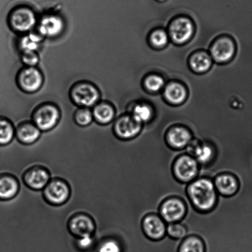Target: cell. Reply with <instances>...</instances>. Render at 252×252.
Here are the masks:
<instances>
[{
	"mask_svg": "<svg viewBox=\"0 0 252 252\" xmlns=\"http://www.w3.org/2000/svg\"><path fill=\"white\" fill-rule=\"evenodd\" d=\"M164 80L158 75H151L146 79L145 85L148 90L157 92L164 86Z\"/></svg>",
	"mask_w": 252,
	"mask_h": 252,
	"instance_id": "cell-30",
	"label": "cell"
},
{
	"mask_svg": "<svg viewBox=\"0 0 252 252\" xmlns=\"http://www.w3.org/2000/svg\"><path fill=\"white\" fill-rule=\"evenodd\" d=\"M178 252H206V246L199 237L189 236L182 241Z\"/></svg>",
	"mask_w": 252,
	"mask_h": 252,
	"instance_id": "cell-23",
	"label": "cell"
},
{
	"mask_svg": "<svg viewBox=\"0 0 252 252\" xmlns=\"http://www.w3.org/2000/svg\"><path fill=\"white\" fill-rule=\"evenodd\" d=\"M93 113L86 108H79L75 113V122L81 127L90 125L93 122Z\"/></svg>",
	"mask_w": 252,
	"mask_h": 252,
	"instance_id": "cell-29",
	"label": "cell"
},
{
	"mask_svg": "<svg viewBox=\"0 0 252 252\" xmlns=\"http://www.w3.org/2000/svg\"><path fill=\"white\" fill-rule=\"evenodd\" d=\"M192 138L193 137L189 130L182 126L170 127L165 137L167 145L174 150L185 149Z\"/></svg>",
	"mask_w": 252,
	"mask_h": 252,
	"instance_id": "cell-11",
	"label": "cell"
},
{
	"mask_svg": "<svg viewBox=\"0 0 252 252\" xmlns=\"http://www.w3.org/2000/svg\"><path fill=\"white\" fill-rule=\"evenodd\" d=\"M165 96L170 103L180 105L186 98L187 91L181 84L171 83L165 88Z\"/></svg>",
	"mask_w": 252,
	"mask_h": 252,
	"instance_id": "cell-22",
	"label": "cell"
},
{
	"mask_svg": "<svg viewBox=\"0 0 252 252\" xmlns=\"http://www.w3.org/2000/svg\"><path fill=\"white\" fill-rule=\"evenodd\" d=\"M122 246L117 241L109 240L102 244L99 252H122Z\"/></svg>",
	"mask_w": 252,
	"mask_h": 252,
	"instance_id": "cell-33",
	"label": "cell"
},
{
	"mask_svg": "<svg viewBox=\"0 0 252 252\" xmlns=\"http://www.w3.org/2000/svg\"><path fill=\"white\" fill-rule=\"evenodd\" d=\"M219 194L224 197H231L235 195L239 190V181L233 175L229 173L220 174L213 180Z\"/></svg>",
	"mask_w": 252,
	"mask_h": 252,
	"instance_id": "cell-14",
	"label": "cell"
},
{
	"mask_svg": "<svg viewBox=\"0 0 252 252\" xmlns=\"http://www.w3.org/2000/svg\"><path fill=\"white\" fill-rule=\"evenodd\" d=\"M14 133L12 123L5 118H0V145H6L11 143Z\"/></svg>",
	"mask_w": 252,
	"mask_h": 252,
	"instance_id": "cell-25",
	"label": "cell"
},
{
	"mask_svg": "<svg viewBox=\"0 0 252 252\" xmlns=\"http://www.w3.org/2000/svg\"><path fill=\"white\" fill-rule=\"evenodd\" d=\"M17 83L20 88L27 93H34L39 90L43 83L41 72L34 67H28L19 72Z\"/></svg>",
	"mask_w": 252,
	"mask_h": 252,
	"instance_id": "cell-7",
	"label": "cell"
},
{
	"mask_svg": "<svg viewBox=\"0 0 252 252\" xmlns=\"http://www.w3.org/2000/svg\"><path fill=\"white\" fill-rule=\"evenodd\" d=\"M93 244V237H86L78 239V244L80 248L87 249L90 248Z\"/></svg>",
	"mask_w": 252,
	"mask_h": 252,
	"instance_id": "cell-34",
	"label": "cell"
},
{
	"mask_svg": "<svg viewBox=\"0 0 252 252\" xmlns=\"http://www.w3.org/2000/svg\"><path fill=\"white\" fill-rule=\"evenodd\" d=\"M19 185L13 177L0 178V199L7 200L13 198L18 193Z\"/></svg>",
	"mask_w": 252,
	"mask_h": 252,
	"instance_id": "cell-20",
	"label": "cell"
},
{
	"mask_svg": "<svg viewBox=\"0 0 252 252\" xmlns=\"http://www.w3.org/2000/svg\"><path fill=\"white\" fill-rule=\"evenodd\" d=\"M187 193L194 208L202 213L212 211L218 202L219 193L213 180L207 178H197L188 184Z\"/></svg>",
	"mask_w": 252,
	"mask_h": 252,
	"instance_id": "cell-1",
	"label": "cell"
},
{
	"mask_svg": "<svg viewBox=\"0 0 252 252\" xmlns=\"http://www.w3.org/2000/svg\"><path fill=\"white\" fill-rule=\"evenodd\" d=\"M93 117L100 124L106 125L112 122L115 117V110L110 103L102 102L97 104L94 108Z\"/></svg>",
	"mask_w": 252,
	"mask_h": 252,
	"instance_id": "cell-19",
	"label": "cell"
},
{
	"mask_svg": "<svg viewBox=\"0 0 252 252\" xmlns=\"http://www.w3.org/2000/svg\"><path fill=\"white\" fill-rule=\"evenodd\" d=\"M50 175L43 168H33L27 172L24 176V181L30 188L41 190L45 188L49 182Z\"/></svg>",
	"mask_w": 252,
	"mask_h": 252,
	"instance_id": "cell-16",
	"label": "cell"
},
{
	"mask_svg": "<svg viewBox=\"0 0 252 252\" xmlns=\"http://www.w3.org/2000/svg\"><path fill=\"white\" fill-rule=\"evenodd\" d=\"M22 60L27 66L34 67L38 64L39 58L35 51H26L23 52L22 55Z\"/></svg>",
	"mask_w": 252,
	"mask_h": 252,
	"instance_id": "cell-32",
	"label": "cell"
},
{
	"mask_svg": "<svg viewBox=\"0 0 252 252\" xmlns=\"http://www.w3.org/2000/svg\"><path fill=\"white\" fill-rule=\"evenodd\" d=\"M60 118L59 108L53 104H44L34 110V124L40 131H48L56 127Z\"/></svg>",
	"mask_w": 252,
	"mask_h": 252,
	"instance_id": "cell-5",
	"label": "cell"
},
{
	"mask_svg": "<svg viewBox=\"0 0 252 252\" xmlns=\"http://www.w3.org/2000/svg\"><path fill=\"white\" fill-rule=\"evenodd\" d=\"M142 129V123L128 115L118 118L113 127L116 136L123 141L131 140L137 137Z\"/></svg>",
	"mask_w": 252,
	"mask_h": 252,
	"instance_id": "cell-9",
	"label": "cell"
},
{
	"mask_svg": "<svg viewBox=\"0 0 252 252\" xmlns=\"http://www.w3.org/2000/svg\"><path fill=\"white\" fill-rule=\"evenodd\" d=\"M41 41V36L31 34L22 38L20 42V47L23 52L35 51L38 48Z\"/></svg>",
	"mask_w": 252,
	"mask_h": 252,
	"instance_id": "cell-27",
	"label": "cell"
},
{
	"mask_svg": "<svg viewBox=\"0 0 252 252\" xmlns=\"http://www.w3.org/2000/svg\"><path fill=\"white\" fill-rule=\"evenodd\" d=\"M70 97L74 103L83 108L95 106L100 98V93L93 84L81 81L71 89Z\"/></svg>",
	"mask_w": 252,
	"mask_h": 252,
	"instance_id": "cell-3",
	"label": "cell"
},
{
	"mask_svg": "<svg viewBox=\"0 0 252 252\" xmlns=\"http://www.w3.org/2000/svg\"><path fill=\"white\" fill-rule=\"evenodd\" d=\"M9 22L10 26L15 31L24 33L31 31L35 26V14L29 7H17L10 14Z\"/></svg>",
	"mask_w": 252,
	"mask_h": 252,
	"instance_id": "cell-6",
	"label": "cell"
},
{
	"mask_svg": "<svg viewBox=\"0 0 252 252\" xmlns=\"http://www.w3.org/2000/svg\"><path fill=\"white\" fill-rule=\"evenodd\" d=\"M152 109L146 105L136 106L133 110L132 117L140 123L148 122L152 117Z\"/></svg>",
	"mask_w": 252,
	"mask_h": 252,
	"instance_id": "cell-28",
	"label": "cell"
},
{
	"mask_svg": "<svg viewBox=\"0 0 252 252\" xmlns=\"http://www.w3.org/2000/svg\"><path fill=\"white\" fill-rule=\"evenodd\" d=\"M167 225L159 214H149L142 221L145 235L153 241H159L167 235Z\"/></svg>",
	"mask_w": 252,
	"mask_h": 252,
	"instance_id": "cell-8",
	"label": "cell"
},
{
	"mask_svg": "<svg viewBox=\"0 0 252 252\" xmlns=\"http://www.w3.org/2000/svg\"><path fill=\"white\" fill-rule=\"evenodd\" d=\"M167 235L175 240H184L188 237V230L184 224L179 223H169L167 225Z\"/></svg>",
	"mask_w": 252,
	"mask_h": 252,
	"instance_id": "cell-26",
	"label": "cell"
},
{
	"mask_svg": "<svg viewBox=\"0 0 252 252\" xmlns=\"http://www.w3.org/2000/svg\"><path fill=\"white\" fill-rule=\"evenodd\" d=\"M212 64L211 59L206 53L194 54L191 60V66L196 72L202 73L209 70Z\"/></svg>",
	"mask_w": 252,
	"mask_h": 252,
	"instance_id": "cell-24",
	"label": "cell"
},
{
	"mask_svg": "<svg viewBox=\"0 0 252 252\" xmlns=\"http://www.w3.org/2000/svg\"><path fill=\"white\" fill-rule=\"evenodd\" d=\"M69 229L74 236L79 239L93 237L95 231L94 222L90 216L78 215L69 222Z\"/></svg>",
	"mask_w": 252,
	"mask_h": 252,
	"instance_id": "cell-12",
	"label": "cell"
},
{
	"mask_svg": "<svg viewBox=\"0 0 252 252\" xmlns=\"http://www.w3.org/2000/svg\"><path fill=\"white\" fill-rule=\"evenodd\" d=\"M187 207L182 199L172 197L165 200L160 205L159 215L167 224L179 223L185 218Z\"/></svg>",
	"mask_w": 252,
	"mask_h": 252,
	"instance_id": "cell-4",
	"label": "cell"
},
{
	"mask_svg": "<svg viewBox=\"0 0 252 252\" xmlns=\"http://www.w3.org/2000/svg\"><path fill=\"white\" fill-rule=\"evenodd\" d=\"M41 131L32 123H22L16 130L17 139L25 144H33L39 139Z\"/></svg>",
	"mask_w": 252,
	"mask_h": 252,
	"instance_id": "cell-17",
	"label": "cell"
},
{
	"mask_svg": "<svg viewBox=\"0 0 252 252\" xmlns=\"http://www.w3.org/2000/svg\"><path fill=\"white\" fill-rule=\"evenodd\" d=\"M38 29L41 36L47 37L58 36L63 31V20L58 15H46L39 22Z\"/></svg>",
	"mask_w": 252,
	"mask_h": 252,
	"instance_id": "cell-13",
	"label": "cell"
},
{
	"mask_svg": "<svg viewBox=\"0 0 252 252\" xmlns=\"http://www.w3.org/2000/svg\"><path fill=\"white\" fill-rule=\"evenodd\" d=\"M151 40H152V43L155 46L161 48V47L165 46L167 43V35L163 31H156L151 36Z\"/></svg>",
	"mask_w": 252,
	"mask_h": 252,
	"instance_id": "cell-31",
	"label": "cell"
},
{
	"mask_svg": "<svg viewBox=\"0 0 252 252\" xmlns=\"http://www.w3.org/2000/svg\"><path fill=\"white\" fill-rule=\"evenodd\" d=\"M212 54L216 61L226 62L233 56L234 47L233 42L229 38H221L214 44Z\"/></svg>",
	"mask_w": 252,
	"mask_h": 252,
	"instance_id": "cell-18",
	"label": "cell"
},
{
	"mask_svg": "<svg viewBox=\"0 0 252 252\" xmlns=\"http://www.w3.org/2000/svg\"><path fill=\"white\" fill-rule=\"evenodd\" d=\"M70 195V187L62 180H53L49 182L44 188V196L46 201L56 206L65 203Z\"/></svg>",
	"mask_w": 252,
	"mask_h": 252,
	"instance_id": "cell-10",
	"label": "cell"
},
{
	"mask_svg": "<svg viewBox=\"0 0 252 252\" xmlns=\"http://www.w3.org/2000/svg\"><path fill=\"white\" fill-rule=\"evenodd\" d=\"M216 156V150L209 143L202 142V144L197 148L194 158L200 165H207L213 161Z\"/></svg>",
	"mask_w": 252,
	"mask_h": 252,
	"instance_id": "cell-21",
	"label": "cell"
},
{
	"mask_svg": "<svg viewBox=\"0 0 252 252\" xmlns=\"http://www.w3.org/2000/svg\"><path fill=\"white\" fill-rule=\"evenodd\" d=\"M159 1H164V0H159Z\"/></svg>",
	"mask_w": 252,
	"mask_h": 252,
	"instance_id": "cell-35",
	"label": "cell"
},
{
	"mask_svg": "<svg viewBox=\"0 0 252 252\" xmlns=\"http://www.w3.org/2000/svg\"><path fill=\"white\" fill-rule=\"evenodd\" d=\"M193 28L189 19L180 18L173 22L170 28V36L177 43L182 44L191 38Z\"/></svg>",
	"mask_w": 252,
	"mask_h": 252,
	"instance_id": "cell-15",
	"label": "cell"
},
{
	"mask_svg": "<svg viewBox=\"0 0 252 252\" xmlns=\"http://www.w3.org/2000/svg\"><path fill=\"white\" fill-rule=\"evenodd\" d=\"M200 165L193 157L180 155L175 159L172 167L173 174L178 181L189 184L198 178Z\"/></svg>",
	"mask_w": 252,
	"mask_h": 252,
	"instance_id": "cell-2",
	"label": "cell"
}]
</instances>
